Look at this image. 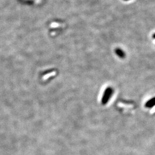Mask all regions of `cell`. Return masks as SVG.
Returning a JSON list of instances; mask_svg holds the SVG:
<instances>
[{
  "mask_svg": "<svg viewBox=\"0 0 155 155\" xmlns=\"http://www.w3.org/2000/svg\"><path fill=\"white\" fill-rule=\"evenodd\" d=\"M124 1H129V0H124Z\"/></svg>",
  "mask_w": 155,
  "mask_h": 155,
  "instance_id": "277c9868",
  "label": "cell"
},
{
  "mask_svg": "<svg viewBox=\"0 0 155 155\" xmlns=\"http://www.w3.org/2000/svg\"><path fill=\"white\" fill-rule=\"evenodd\" d=\"M155 105V98H152L151 100H150L148 102H146L145 104V106L146 108H152Z\"/></svg>",
  "mask_w": 155,
  "mask_h": 155,
  "instance_id": "3957f363",
  "label": "cell"
},
{
  "mask_svg": "<svg viewBox=\"0 0 155 155\" xmlns=\"http://www.w3.org/2000/svg\"><path fill=\"white\" fill-rule=\"evenodd\" d=\"M113 94V89L111 87H108L103 93V95L102 98V103L105 105L110 100Z\"/></svg>",
  "mask_w": 155,
  "mask_h": 155,
  "instance_id": "6da1fadb",
  "label": "cell"
},
{
  "mask_svg": "<svg viewBox=\"0 0 155 155\" xmlns=\"http://www.w3.org/2000/svg\"><path fill=\"white\" fill-rule=\"evenodd\" d=\"M116 54L117 55L119 58H124L125 57V52H124L123 50L119 48H117L115 50Z\"/></svg>",
  "mask_w": 155,
  "mask_h": 155,
  "instance_id": "7a4b0ae2",
  "label": "cell"
}]
</instances>
